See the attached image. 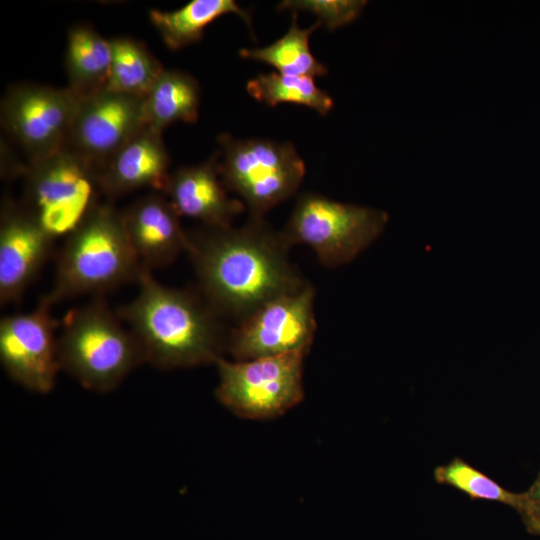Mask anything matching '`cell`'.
<instances>
[{
  "label": "cell",
  "mask_w": 540,
  "mask_h": 540,
  "mask_svg": "<svg viewBox=\"0 0 540 540\" xmlns=\"http://www.w3.org/2000/svg\"><path fill=\"white\" fill-rule=\"evenodd\" d=\"M281 231L263 217L241 227L189 234V254L199 293L222 318L242 321L264 303L302 288L305 280L289 257Z\"/></svg>",
  "instance_id": "6da1fadb"
},
{
  "label": "cell",
  "mask_w": 540,
  "mask_h": 540,
  "mask_svg": "<svg viewBox=\"0 0 540 540\" xmlns=\"http://www.w3.org/2000/svg\"><path fill=\"white\" fill-rule=\"evenodd\" d=\"M136 282L137 295L118 315L139 342L146 363L172 370L222 358L228 334L200 293L166 286L144 266Z\"/></svg>",
  "instance_id": "7a4b0ae2"
},
{
  "label": "cell",
  "mask_w": 540,
  "mask_h": 540,
  "mask_svg": "<svg viewBox=\"0 0 540 540\" xmlns=\"http://www.w3.org/2000/svg\"><path fill=\"white\" fill-rule=\"evenodd\" d=\"M142 267L128 239L122 211L111 203H100L66 237L53 286L45 297L54 305L86 294H100L137 281Z\"/></svg>",
  "instance_id": "3957f363"
},
{
  "label": "cell",
  "mask_w": 540,
  "mask_h": 540,
  "mask_svg": "<svg viewBox=\"0 0 540 540\" xmlns=\"http://www.w3.org/2000/svg\"><path fill=\"white\" fill-rule=\"evenodd\" d=\"M102 299L71 310L57 337L61 370L83 388L107 393L146 363L136 337Z\"/></svg>",
  "instance_id": "277c9868"
},
{
  "label": "cell",
  "mask_w": 540,
  "mask_h": 540,
  "mask_svg": "<svg viewBox=\"0 0 540 540\" xmlns=\"http://www.w3.org/2000/svg\"><path fill=\"white\" fill-rule=\"evenodd\" d=\"M218 143L223 184L240 197L250 217H263L296 194L305 175V164L291 142L236 139L223 133Z\"/></svg>",
  "instance_id": "5b68a950"
},
{
  "label": "cell",
  "mask_w": 540,
  "mask_h": 540,
  "mask_svg": "<svg viewBox=\"0 0 540 540\" xmlns=\"http://www.w3.org/2000/svg\"><path fill=\"white\" fill-rule=\"evenodd\" d=\"M25 209L54 239L67 237L100 204L97 169L68 148L25 166Z\"/></svg>",
  "instance_id": "8992f818"
},
{
  "label": "cell",
  "mask_w": 540,
  "mask_h": 540,
  "mask_svg": "<svg viewBox=\"0 0 540 540\" xmlns=\"http://www.w3.org/2000/svg\"><path fill=\"white\" fill-rule=\"evenodd\" d=\"M387 222L385 211L306 192L298 197L281 234L290 247L307 245L324 266L337 267L367 248Z\"/></svg>",
  "instance_id": "52a82bcc"
},
{
  "label": "cell",
  "mask_w": 540,
  "mask_h": 540,
  "mask_svg": "<svg viewBox=\"0 0 540 540\" xmlns=\"http://www.w3.org/2000/svg\"><path fill=\"white\" fill-rule=\"evenodd\" d=\"M308 352L246 361L216 362L217 399L236 415L248 419L279 416L303 398V361Z\"/></svg>",
  "instance_id": "ba28073f"
},
{
  "label": "cell",
  "mask_w": 540,
  "mask_h": 540,
  "mask_svg": "<svg viewBox=\"0 0 540 540\" xmlns=\"http://www.w3.org/2000/svg\"><path fill=\"white\" fill-rule=\"evenodd\" d=\"M314 300L309 281L271 299L236 323L228 333L226 350L235 361L309 352L317 328Z\"/></svg>",
  "instance_id": "9c48e42d"
},
{
  "label": "cell",
  "mask_w": 540,
  "mask_h": 540,
  "mask_svg": "<svg viewBox=\"0 0 540 540\" xmlns=\"http://www.w3.org/2000/svg\"><path fill=\"white\" fill-rule=\"evenodd\" d=\"M80 103L67 87L13 85L1 100V125L28 162L39 160L65 148Z\"/></svg>",
  "instance_id": "30bf717a"
},
{
  "label": "cell",
  "mask_w": 540,
  "mask_h": 540,
  "mask_svg": "<svg viewBox=\"0 0 540 540\" xmlns=\"http://www.w3.org/2000/svg\"><path fill=\"white\" fill-rule=\"evenodd\" d=\"M53 305L44 296L26 313L0 321V361L7 375L28 391L47 394L61 370Z\"/></svg>",
  "instance_id": "8fae6325"
},
{
  "label": "cell",
  "mask_w": 540,
  "mask_h": 540,
  "mask_svg": "<svg viewBox=\"0 0 540 540\" xmlns=\"http://www.w3.org/2000/svg\"><path fill=\"white\" fill-rule=\"evenodd\" d=\"M144 98L107 89L82 100L65 148L99 172L108 160L146 126Z\"/></svg>",
  "instance_id": "7c38bea8"
},
{
  "label": "cell",
  "mask_w": 540,
  "mask_h": 540,
  "mask_svg": "<svg viewBox=\"0 0 540 540\" xmlns=\"http://www.w3.org/2000/svg\"><path fill=\"white\" fill-rule=\"evenodd\" d=\"M55 239L34 217L5 200L0 218V302L18 301L48 259Z\"/></svg>",
  "instance_id": "4fadbf2b"
},
{
  "label": "cell",
  "mask_w": 540,
  "mask_h": 540,
  "mask_svg": "<svg viewBox=\"0 0 540 540\" xmlns=\"http://www.w3.org/2000/svg\"><path fill=\"white\" fill-rule=\"evenodd\" d=\"M220 152L203 163L183 166L170 174L163 193L180 216L200 221L204 227L232 226L245 205L227 194L219 171Z\"/></svg>",
  "instance_id": "5bb4252c"
},
{
  "label": "cell",
  "mask_w": 540,
  "mask_h": 540,
  "mask_svg": "<svg viewBox=\"0 0 540 540\" xmlns=\"http://www.w3.org/2000/svg\"><path fill=\"white\" fill-rule=\"evenodd\" d=\"M122 215L128 239L142 266L151 270L167 266L187 252L189 234L166 196L146 195L129 205Z\"/></svg>",
  "instance_id": "9a60e30c"
},
{
  "label": "cell",
  "mask_w": 540,
  "mask_h": 540,
  "mask_svg": "<svg viewBox=\"0 0 540 540\" xmlns=\"http://www.w3.org/2000/svg\"><path fill=\"white\" fill-rule=\"evenodd\" d=\"M169 162L162 133L146 125L98 172L101 192L110 198L146 187L164 192Z\"/></svg>",
  "instance_id": "2e32d148"
},
{
  "label": "cell",
  "mask_w": 540,
  "mask_h": 540,
  "mask_svg": "<svg viewBox=\"0 0 540 540\" xmlns=\"http://www.w3.org/2000/svg\"><path fill=\"white\" fill-rule=\"evenodd\" d=\"M111 58L110 39L90 25L72 26L68 30L65 52L67 88L81 101L106 89Z\"/></svg>",
  "instance_id": "e0dca14e"
},
{
  "label": "cell",
  "mask_w": 540,
  "mask_h": 540,
  "mask_svg": "<svg viewBox=\"0 0 540 540\" xmlns=\"http://www.w3.org/2000/svg\"><path fill=\"white\" fill-rule=\"evenodd\" d=\"M231 13L240 16L252 28L250 13L233 0H192L177 10L152 9L148 15L164 44L178 50L198 42L210 23Z\"/></svg>",
  "instance_id": "ac0fdd59"
},
{
  "label": "cell",
  "mask_w": 540,
  "mask_h": 540,
  "mask_svg": "<svg viewBox=\"0 0 540 540\" xmlns=\"http://www.w3.org/2000/svg\"><path fill=\"white\" fill-rule=\"evenodd\" d=\"M199 105L197 80L186 72L164 69L144 98L145 123L161 133L176 122L195 123Z\"/></svg>",
  "instance_id": "d6986e66"
},
{
  "label": "cell",
  "mask_w": 540,
  "mask_h": 540,
  "mask_svg": "<svg viewBox=\"0 0 540 540\" xmlns=\"http://www.w3.org/2000/svg\"><path fill=\"white\" fill-rule=\"evenodd\" d=\"M112 58L107 90L145 98L165 69L148 47L131 37L110 39Z\"/></svg>",
  "instance_id": "ffe728a7"
},
{
  "label": "cell",
  "mask_w": 540,
  "mask_h": 540,
  "mask_svg": "<svg viewBox=\"0 0 540 540\" xmlns=\"http://www.w3.org/2000/svg\"><path fill=\"white\" fill-rule=\"evenodd\" d=\"M320 26L317 20L308 28H300L297 12H292L291 26L280 39L266 47L241 49L239 55L266 63L284 75L312 78L324 76L328 73L327 67L312 55L309 48L310 35Z\"/></svg>",
  "instance_id": "44dd1931"
},
{
  "label": "cell",
  "mask_w": 540,
  "mask_h": 540,
  "mask_svg": "<svg viewBox=\"0 0 540 540\" xmlns=\"http://www.w3.org/2000/svg\"><path fill=\"white\" fill-rule=\"evenodd\" d=\"M247 92L269 106L288 102L305 105L321 115L333 107L332 98L308 76L261 73L247 82Z\"/></svg>",
  "instance_id": "7402d4cb"
},
{
  "label": "cell",
  "mask_w": 540,
  "mask_h": 540,
  "mask_svg": "<svg viewBox=\"0 0 540 540\" xmlns=\"http://www.w3.org/2000/svg\"><path fill=\"white\" fill-rule=\"evenodd\" d=\"M434 478L438 483L455 487L472 498L509 505L524 514L526 518L531 516L539 506L527 492L518 494L504 489L460 458L438 466L434 470Z\"/></svg>",
  "instance_id": "603a6c76"
},
{
  "label": "cell",
  "mask_w": 540,
  "mask_h": 540,
  "mask_svg": "<svg viewBox=\"0 0 540 540\" xmlns=\"http://www.w3.org/2000/svg\"><path fill=\"white\" fill-rule=\"evenodd\" d=\"M365 4L366 1L356 0H286L278 5V10L309 11L321 25L335 30L353 21Z\"/></svg>",
  "instance_id": "cb8c5ba5"
},
{
  "label": "cell",
  "mask_w": 540,
  "mask_h": 540,
  "mask_svg": "<svg viewBox=\"0 0 540 540\" xmlns=\"http://www.w3.org/2000/svg\"><path fill=\"white\" fill-rule=\"evenodd\" d=\"M528 526L534 532L540 533V505L538 509L529 517H527Z\"/></svg>",
  "instance_id": "d4e9b609"
},
{
  "label": "cell",
  "mask_w": 540,
  "mask_h": 540,
  "mask_svg": "<svg viewBox=\"0 0 540 540\" xmlns=\"http://www.w3.org/2000/svg\"><path fill=\"white\" fill-rule=\"evenodd\" d=\"M527 493L532 500L540 505V475Z\"/></svg>",
  "instance_id": "484cf974"
}]
</instances>
